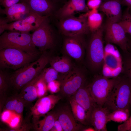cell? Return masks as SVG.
I'll return each instance as SVG.
<instances>
[{"label":"cell","mask_w":131,"mask_h":131,"mask_svg":"<svg viewBox=\"0 0 131 131\" xmlns=\"http://www.w3.org/2000/svg\"><path fill=\"white\" fill-rule=\"evenodd\" d=\"M87 21L89 30L92 33L97 30L101 26L103 18L98 9L90 10L87 12Z\"/></svg>","instance_id":"484cf974"},{"label":"cell","mask_w":131,"mask_h":131,"mask_svg":"<svg viewBox=\"0 0 131 131\" xmlns=\"http://www.w3.org/2000/svg\"><path fill=\"white\" fill-rule=\"evenodd\" d=\"M129 8V12L131 14V8Z\"/></svg>","instance_id":"f6af8a7d"},{"label":"cell","mask_w":131,"mask_h":131,"mask_svg":"<svg viewBox=\"0 0 131 131\" xmlns=\"http://www.w3.org/2000/svg\"><path fill=\"white\" fill-rule=\"evenodd\" d=\"M101 3V0H88L87 5L90 10L98 9Z\"/></svg>","instance_id":"d590c367"},{"label":"cell","mask_w":131,"mask_h":131,"mask_svg":"<svg viewBox=\"0 0 131 131\" xmlns=\"http://www.w3.org/2000/svg\"><path fill=\"white\" fill-rule=\"evenodd\" d=\"M72 98L86 110L90 124V119L92 110L97 106L94 102L87 86L84 85L72 96Z\"/></svg>","instance_id":"44dd1931"},{"label":"cell","mask_w":131,"mask_h":131,"mask_svg":"<svg viewBox=\"0 0 131 131\" xmlns=\"http://www.w3.org/2000/svg\"><path fill=\"white\" fill-rule=\"evenodd\" d=\"M82 131H96L93 127H88L85 128Z\"/></svg>","instance_id":"60d3db41"},{"label":"cell","mask_w":131,"mask_h":131,"mask_svg":"<svg viewBox=\"0 0 131 131\" xmlns=\"http://www.w3.org/2000/svg\"><path fill=\"white\" fill-rule=\"evenodd\" d=\"M47 85L48 90L52 93H56L60 90L61 83L59 81L56 80L52 81Z\"/></svg>","instance_id":"836d02e7"},{"label":"cell","mask_w":131,"mask_h":131,"mask_svg":"<svg viewBox=\"0 0 131 131\" xmlns=\"http://www.w3.org/2000/svg\"><path fill=\"white\" fill-rule=\"evenodd\" d=\"M40 77V73L20 90L19 95L25 105L33 102L38 98L36 85Z\"/></svg>","instance_id":"7402d4cb"},{"label":"cell","mask_w":131,"mask_h":131,"mask_svg":"<svg viewBox=\"0 0 131 131\" xmlns=\"http://www.w3.org/2000/svg\"><path fill=\"white\" fill-rule=\"evenodd\" d=\"M131 129V115L128 119L118 127V131H129Z\"/></svg>","instance_id":"e575fe53"},{"label":"cell","mask_w":131,"mask_h":131,"mask_svg":"<svg viewBox=\"0 0 131 131\" xmlns=\"http://www.w3.org/2000/svg\"><path fill=\"white\" fill-rule=\"evenodd\" d=\"M129 131H131V129H130Z\"/></svg>","instance_id":"bcb514c9"},{"label":"cell","mask_w":131,"mask_h":131,"mask_svg":"<svg viewBox=\"0 0 131 131\" xmlns=\"http://www.w3.org/2000/svg\"><path fill=\"white\" fill-rule=\"evenodd\" d=\"M58 118L57 112L50 113L43 119L38 120L34 123V128L37 131H50Z\"/></svg>","instance_id":"d4e9b609"},{"label":"cell","mask_w":131,"mask_h":131,"mask_svg":"<svg viewBox=\"0 0 131 131\" xmlns=\"http://www.w3.org/2000/svg\"><path fill=\"white\" fill-rule=\"evenodd\" d=\"M110 113L106 107L96 106L92 111L90 119V124L96 131H107L106 124L108 116Z\"/></svg>","instance_id":"ffe728a7"},{"label":"cell","mask_w":131,"mask_h":131,"mask_svg":"<svg viewBox=\"0 0 131 131\" xmlns=\"http://www.w3.org/2000/svg\"><path fill=\"white\" fill-rule=\"evenodd\" d=\"M36 87L38 98L42 97L46 95L48 90L47 84L40 77L36 83Z\"/></svg>","instance_id":"d6a6232c"},{"label":"cell","mask_w":131,"mask_h":131,"mask_svg":"<svg viewBox=\"0 0 131 131\" xmlns=\"http://www.w3.org/2000/svg\"><path fill=\"white\" fill-rule=\"evenodd\" d=\"M131 94V80L126 75L119 76L103 107L110 112L119 109H129Z\"/></svg>","instance_id":"7a4b0ae2"},{"label":"cell","mask_w":131,"mask_h":131,"mask_svg":"<svg viewBox=\"0 0 131 131\" xmlns=\"http://www.w3.org/2000/svg\"><path fill=\"white\" fill-rule=\"evenodd\" d=\"M130 105L131 106V95L130 98Z\"/></svg>","instance_id":"ee69618b"},{"label":"cell","mask_w":131,"mask_h":131,"mask_svg":"<svg viewBox=\"0 0 131 131\" xmlns=\"http://www.w3.org/2000/svg\"><path fill=\"white\" fill-rule=\"evenodd\" d=\"M58 119L61 123L64 131H77L84 129L83 126L77 123L68 106H65L57 112Z\"/></svg>","instance_id":"d6986e66"},{"label":"cell","mask_w":131,"mask_h":131,"mask_svg":"<svg viewBox=\"0 0 131 131\" xmlns=\"http://www.w3.org/2000/svg\"><path fill=\"white\" fill-rule=\"evenodd\" d=\"M61 98L59 96L51 94L38 100L31 109L34 123L38 121L40 117L52 109Z\"/></svg>","instance_id":"5bb4252c"},{"label":"cell","mask_w":131,"mask_h":131,"mask_svg":"<svg viewBox=\"0 0 131 131\" xmlns=\"http://www.w3.org/2000/svg\"><path fill=\"white\" fill-rule=\"evenodd\" d=\"M104 50L102 76L108 78H116L122 72V57L118 49L111 43H107Z\"/></svg>","instance_id":"8992f818"},{"label":"cell","mask_w":131,"mask_h":131,"mask_svg":"<svg viewBox=\"0 0 131 131\" xmlns=\"http://www.w3.org/2000/svg\"><path fill=\"white\" fill-rule=\"evenodd\" d=\"M54 3L56 4V3L64 1V0H51Z\"/></svg>","instance_id":"7bdbcfd3"},{"label":"cell","mask_w":131,"mask_h":131,"mask_svg":"<svg viewBox=\"0 0 131 131\" xmlns=\"http://www.w3.org/2000/svg\"><path fill=\"white\" fill-rule=\"evenodd\" d=\"M87 16V12L78 17L72 16L60 19L58 28L61 33L66 37L87 34L90 31Z\"/></svg>","instance_id":"30bf717a"},{"label":"cell","mask_w":131,"mask_h":131,"mask_svg":"<svg viewBox=\"0 0 131 131\" xmlns=\"http://www.w3.org/2000/svg\"><path fill=\"white\" fill-rule=\"evenodd\" d=\"M119 77L108 78L102 76H98L87 86L92 99L97 106H103Z\"/></svg>","instance_id":"5b68a950"},{"label":"cell","mask_w":131,"mask_h":131,"mask_svg":"<svg viewBox=\"0 0 131 131\" xmlns=\"http://www.w3.org/2000/svg\"><path fill=\"white\" fill-rule=\"evenodd\" d=\"M122 57L123 68L122 73L126 75L131 80V52H124Z\"/></svg>","instance_id":"4dcf8cb0"},{"label":"cell","mask_w":131,"mask_h":131,"mask_svg":"<svg viewBox=\"0 0 131 131\" xmlns=\"http://www.w3.org/2000/svg\"><path fill=\"white\" fill-rule=\"evenodd\" d=\"M51 66L59 73L64 74L70 71L74 68L70 58L67 56H57L50 58Z\"/></svg>","instance_id":"603a6c76"},{"label":"cell","mask_w":131,"mask_h":131,"mask_svg":"<svg viewBox=\"0 0 131 131\" xmlns=\"http://www.w3.org/2000/svg\"><path fill=\"white\" fill-rule=\"evenodd\" d=\"M83 35L66 37L63 45L64 51L68 56L78 61L83 59L86 44Z\"/></svg>","instance_id":"4fadbf2b"},{"label":"cell","mask_w":131,"mask_h":131,"mask_svg":"<svg viewBox=\"0 0 131 131\" xmlns=\"http://www.w3.org/2000/svg\"><path fill=\"white\" fill-rule=\"evenodd\" d=\"M129 50L130 51H128L131 52V40H130L128 39V50Z\"/></svg>","instance_id":"b9f144b4"},{"label":"cell","mask_w":131,"mask_h":131,"mask_svg":"<svg viewBox=\"0 0 131 131\" xmlns=\"http://www.w3.org/2000/svg\"><path fill=\"white\" fill-rule=\"evenodd\" d=\"M69 103L72 113L76 120L83 125L90 124L86 112L84 108L72 97L70 99Z\"/></svg>","instance_id":"cb8c5ba5"},{"label":"cell","mask_w":131,"mask_h":131,"mask_svg":"<svg viewBox=\"0 0 131 131\" xmlns=\"http://www.w3.org/2000/svg\"><path fill=\"white\" fill-rule=\"evenodd\" d=\"M0 13L6 15L5 18L8 23H9L25 18L30 12L26 4L21 2L4 9L0 8Z\"/></svg>","instance_id":"e0dca14e"},{"label":"cell","mask_w":131,"mask_h":131,"mask_svg":"<svg viewBox=\"0 0 131 131\" xmlns=\"http://www.w3.org/2000/svg\"><path fill=\"white\" fill-rule=\"evenodd\" d=\"M21 2L26 4L31 12L41 16L49 17L55 12L56 4L51 0H23Z\"/></svg>","instance_id":"2e32d148"},{"label":"cell","mask_w":131,"mask_h":131,"mask_svg":"<svg viewBox=\"0 0 131 131\" xmlns=\"http://www.w3.org/2000/svg\"><path fill=\"white\" fill-rule=\"evenodd\" d=\"M103 28L102 27L92 34L88 45L87 57L91 68L97 71L102 68L104 56L103 41Z\"/></svg>","instance_id":"52a82bcc"},{"label":"cell","mask_w":131,"mask_h":131,"mask_svg":"<svg viewBox=\"0 0 131 131\" xmlns=\"http://www.w3.org/2000/svg\"><path fill=\"white\" fill-rule=\"evenodd\" d=\"M59 73L51 66L44 68L40 73L41 78L47 84L52 81L57 80Z\"/></svg>","instance_id":"f1b7e54d"},{"label":"cell","mask_w":131,"mask_h":131,"mask_svg":"<svg viewBox=\"0 0 131 131\" xmlns=\"http://www.w3.org/2000/svg\"><path fill=\"white\" fill-rule=\"evenodd\" d=\"M130 117L128 109H119L110 112L108 116V121H113L122 123L127 120Z\"/></svg>","instance_id":"4316f807"},{"label":"cell","mask_w":131,"mask_h":131,"mask_svg":"<svg viewBox=\"0 0 131 131\" xmlns=\"http://www.w3.org/2000/svg\"><path fill=\"white\" fill-rule=\"evenodd\" d=\"M20 97L19 94H16L6 99L4 103V109L14 111Z\"/></svg>","instance_id":"1f68e13d"},{"label":"cell","mask_w":131,"mask_h":131,"mask_svg":"<svg viewBox=\"0 0 131 131\" xmlns=\"http://www.w3.org/2000/svg\"><path fill=\"white\" fill-rule=\"evenodd\" d=\"M25 106L24 101L20 97V98L16 106L14 112L21 115L23 113Z\"/></svg>","instance_id":"74e56055"},{"label":"cell","mask_w":131,"mask_h":131,"mask_svg":"<svg viewBox=\"0 0 131 131\" xmlns=\"http://www.w3.org/2000/svg\"><path fill=\"white\" fill-rule=\"evenodd\" d=\"M50 131H64L62 125L58 119L55 121Z\"/></svg>","instance_id":"f35d334b"},{"label":"cell","mask_w":131,"mask_h":131,"mask_svg":"<svg viewBox=\"0 0 131 131\" xmlns=\"http://www.w3.org/2000/svg\"><path fill=\"white\" fill-rule=\"evenodd\" d=\"M105 28V38L107 43L116 45L123 52L128 51V39L123 29L119 23L107 19Z\"/></svg>","instance_id":"7c38bea8"},{"label":"cell","mask_w":131,"mask_h":131,"mask_svg":"<svg viewBox=\"0 0 131 131\" xmlns=\"http://www.w3.org/2000/svg\"><path fill=\"white\" fill-rule=\"evenodd\" d=\"M23 0H0V5L4 8L9 7L15 4L20 2Z\"/></svg>","instance_id":"8d00e7d4"},{"label":"cell","mask_w":131,"mask_h":131,"mask_svg":"<svg viewBox=\"0 0 131 131\" xmlns=\"http://www.w3.org/2000/svg\"><path fill=\"white\" fill-rule=\"evenodd\" d=\"M38 55L11 48L0 49V66L16 70L36 60Z\"/></svg>","instance_id":"277c9868"},{"label":"cell","mask_w":131,"mask_h":131,"mask_svg":"<svg viewBox=\"0 0 131 131\" xmlns=\"http://www.w3.org/2000/svg\"><path fill=\"white\" fill-rule=\"evenodd\" d=\"M118 23L126 33H128L131 36V14L128 8L122 15L121 19Z\"/></svg>","instance_id":"f546056e"},{"label":"cell","mask_w":131,"mask_h":131,"mask_svg":"<svg viewBox=\"0 0 131 131\" xmlns=\"http://www.w3.org/2000/svg\"><path fill=\"white\" fill-rule=\"evenodd\" d=\"M63 74L59 81L60 90L65 96H72L84 85L85 76L83 71L78 68L74 67L69 72Z\"/></svg>","instance_id":"8fae6325"},{"label":"cell","mask_w":131,"mask_h":131,"mask_svg":"<svg viewBox=\"0 0 131 131\" xmlns=\"http://www.w3.org/2000/svg\"><path fill=\"white\" fill-rule=\"evenodd\" d=\"M10 86L9 76L1 70L0 71V105L3 104L6 93Z\"/></svg>","instance_id":"83f0119b"},{"label":"cell","mask_w":131,"mask_h":131,"mask_svg":"<svg viewBox=\"0 0 131 131\" xmlns=\"http://www.w3.org/2000/svg\"><path fill=\"white\" fill-rule=\"evenodd\" d=\"M85 0H69L54 14L60 19L74 16L78 13L87 12L89 8Z\"/></svg>","instance_id":"9a60e30c"},{"label":"cell","mask_w":131,"mask_h":131,"mask_svg":"<svg viewBox=\"0 0 131 131\" xmlns=\"http://www.w3.org/2000/svg\"><path fill=\"white\" fill-rule=\"evenodd\" d=\"M45 52L37 59L16 70L9 76L10 86L20 90L39 74L50 58Z\"/></svg>","instance_id":"6da1fadb"},{"label":"cell","mask_w":131,"mask_h":131,"mask_svg":"<svg viewBox=\"0 0 131 131\" xmlns=\"http://www.w3.org/2000/svg\"><path fill=\"white\" fill-rule=\"evenodd\" d=\"M49 17L46 18L32 34L33 44L43 53L52 49L55 45L54 32Z\"/></svg>","instance_id":"9c48e42d"},{"label":"cell","mask_w":131,"mask_h":131,"mask_svg":"<svg viewBox=\"0 0 131 131\" xmlns=\"http://www.w3.org/2000/svg\"><path fill=\"white\" fill-rule=\"evenodd\" d=\"M121 3L120 0H108L101 3L98 9L106 15L108 19L118 23L122 16Z\"/></svg>","instance_id":"ac0fdd59"},{"label":"cell","mask_w":131,"mask_h":131,"mask_svg":"<svg viewBox=\"0 0 131 131\" xmlns=\"http://www.w3.org/2000/svg\"><path fill=\"white\" fill-rule=\"evenodd\" d=\"M122 3L127 6L128 8H131V0H122Z\"/></svg>","instance_id":"ab89813d"},{"label":"cell","mask_w":131,"mask_h":131,"mask_svg":"<svg viewBox=\"0 0 131 131\" xmlns=\"http://www.w3.org/2000/svg\"><path fill=\"white\" fill-rule=\"evenodd\" d=\"M8 48L19 49L33 55L38 56L40 53L33 42L29 32H4L0 36V49Z\"/></svg>","instance_id":"3957f363"},{"label":"cell","mask_w":131,"mask_h":131,"mask_svg":"<svg viewBox=\"0 0 131 131\" xmlns=\"http://www.w3.org/2000/svg\"><path fill=\"white\" fill-rule=\"evenodd\" d=\"M47 16H41L31 12L22 19L8 23L5 18L0 19V34L5 30L29 32L34 31Z\"/></svg>","instance_id":"ba28073f"}]
</instances>
